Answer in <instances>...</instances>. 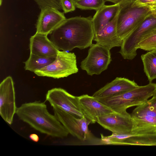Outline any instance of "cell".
<instances>
[{"label": "cell", "instance_id": "16", "mask_svg": "<svg viewBox=\"0 0 156 156\" xmlns=\"http://www.w3.org/2000/svg\"><path fill=\"white\" fill-rule=\"evenodd\" d=\"M138 86L134 80L117 77L96 91L92 96L95 98L111 96L130 90Z\"/></svg>", "mask_w": 156, "mask_h": 156}, {"label": "cell", "instance_id": "27", "mask_svg": "<svg viewBox=\"0 0 156 156\" xmlns=\"http://www.w3.org/2000/svg\"><path fill=\"white\" fill-rule=\"evenodd\" d=\"M2 0H0V5H2Z\"/></svg>", "mask_w": 156, "mask_h": 156}, {"label": "cell", "instance_id": "10", "mask_svg": "<svg viewBox=\"0 0 156 156\" xmlns=\"http://www.w3.org/2000/svg\"><path fill=\"white\" fill-rule=\"evenodd\" d=\"M17 108L12 78L8 76L0 84V115L4 120L11 125Z\"/></svg>", "mask_w": 156, "mask_h": 156}, {"label": "cell", "instance_id": "18", "mask_svg": "<svg viewBox=\"0 0 156 156\" xmlns=\"http://www.w3.org/2000/svg\"><path fill=\"white\" fill-rule=\"evenodd\" d=\"M144 71L149 82L156 79V50L149 51L141 56Z\"/></svg>", "mask_w": 156, "mask_h": 156}, {"label": "cell", "instance_id": "14", "mask_svg": "<svg viewBox=\"0 0 156 156\" xmlns=\"http://www.w3.org/2000/svg\"><path fill=\"white\" fill-rule=\"evenodd\" d=\"M30 54L44 57H56L59 50L46 34L36 33L30 39Z\"/></svg>", "mask_w": 156, "mask_h": 156}, {"label": "cell", "instance_id": "21", "mask_svg": "<svg viewBox=\"0 0 156 156\" xmlns=\"http://www.w3.org/2000/svg\"><path fill=\"white\" fill-rule=\"evenodd\" d=\"M104 0H75L76 7L82 10H98L105 5Z\"/></svg>", "mask_w": 156, "mask_h": 156}, {"label": "cell", "instance_id": "6", "mask_svg": "<svg viewBox=\"0 0 156 156\" xmlns=\"http://www.w3.org/2000/svg\"><path fill=\"white\" fill-rule=\"evenodd\" d=\"M134 133L156 134V97L137 106L130 114Z\"/></svg>", "mask_w": 156, "mask_h": 156}, {"label": "cell", "instance_id": "22", "mask_svg": "<svg viewBox=\"0 0 156 156\" xmlns=\"http://www.w3.org/2000/svg\"><path fill=\"white\" fill-rule=\"evenodd\" d=\"M41 9L43 8L51 7L55 8L59 10H62L60 4V0H34Z\"/></svg>", "mask_w": 156, "mask_h": 156}, {"label": "cell", "instance_id": "28", "mask_svg": "<svg viewBox=\"0 0 156 156\" xmlns=\"http://www.w3.org/2000/svg\"><path fill=\"white\" fill-rule=\"evenodd\" d=\"M153 96H154L155 97H156V91H155V92L154 95H153Z\"/></svg>", "mask_w": 156, "mask_h": 156}, {"label": "cell", "instance_id": "23", "mask_svg": "<svg viewBox=\"0 0 156 156\" xmlns=\"http://www.w3.org/2000/svg\"><path fill=\"white\" fill-rule=\"evenodd\" d=\"M60 4L65 13L73 11L76 9L75 0H60Z\"/></svg>", "mask_w": 156, "mask_h": 156}, {"label": "cell", "instance_id": "15", "mask_svg": "<svg viewBox=\"0 0 156 156\" xmlns=\"http://www.w3.org/2000/svg\"><path fill=\"white\" fill-rule=\"evenodd\" d=\"M118 14V13L112 21L95 34L93 39L96 43L110 50L115 47H121L123 41L117 34Z\"/></svg>", "mask_w": 156, "mask_h": 156}, {"label": "cell", "instance_id": "24", "mask_svg": "<svg viewBox=\"0 0 156 156\" xmlns=\"http://www.w3.org/2000/svg\"><path fill=\"white\" fill-rule=\"evenodd\" d=\"M144 7L148 8L151 12L152 16L156 18V2Z\"/></svg>", "mask_w": 156, "mask_h": 156}, {"label": "cell", "instance_id": "19", "mask_svg": "<svg viewBox=\"0 0 156 156\" xmlns=\"http://www.w3.org/2000/svg\"><path fill=\"white\" fill-rule=\"evenodd\" d=\"M56 57H44L30 54L27 60L24 62V69L26 70L34 72L47 66L52 62Z\"/></svg>", "mask_w": 156, "mask_h": 156}, {"label": "cell", "instance_id": "7", "mask_svg": "<svg viewBox=\"0 0 156 156\" xmlns=\"http://www.w3.org/2000/svg\"><path fill=\"white\" fill-rule=\"evenodd\" d=\"M78 71L75 53L59 50L52 62L34 73L40 76L59 79L77 73Z\"/></svg>", "mask_w": 156, "mask_h": 156}, {"label": "cell", "instance_id": "25", "mask_svg": "<svg viewBox=\"0 0 156 156\" xmlns=\"http://www.w3.org/2000/svg\"><path fill=\"white\" fill-rule=\"evenodd\" d=\"M29 138L32 141L37 142L39 140V138L38 136L35 133H32L29 136Z\"/></svg>", "mask_w": 156, "mask_h": 156}, {"label": "cell", "instance_id": "3", "mask_svg": "<svg viewBox=\"0 0 156 156\" xmlns=\"http://www.w3.org/2000/svg\"><path fill=\"white\" fill-rule=\"evenodd\" d=\"M156 84L149 82L147 85L139 86L125 92L104 98H95L99 102L120 113H128L127 108L137 106L145 102L154 95Z\"/></svg>", "mask_w": 156, "mask_h": 156}, {"label": "cell", "instance_id": "1", "mask_svg": "<svg viewBox=\"0 0 156 156\" xmlns=\"http://www.w3.org/2000/svg\"><path fill=\"white\" fill-rule=\"evenodd\" d=\"M92 19L91 16L66 19L49 34L50 39L59 50L90 47L94 35Z\"/></svg>", "mask_w": 156, "mask_h": 156}, {"label": "cell", "instance_id": "26", "mask_svg": "<svg viewBox=\"0 0 156 156\" xmlns=\"http://www.w3.org/2000/svg\"><path fill=\"white\" fill-rule=\"evenodd\" d=\"M105 2H109L113 3L114 4L119 3L124 0H104Z\"/></svg>", "mask_w": 156, "mask_h": 156}, {"label": "cell", "instance_id": "12", "mask_svg": "<svg viewBox=\"0 0 156 156\" xmlns=\"http://www.w3.org/2000/svg\"><path fill=\"white\" fill-rule=\"evenodd\" d=\"M64 13L52 7L41 9L36 24V33L50 34L66 19Z\"/></svg>", "mask_w": 156, "mask_h": 156}, {"label": "cell", "instance_id": "20", "mask_svg": "<svg viewBox=\"0 0 156 156\" xmlns=\"http://www.w3.org/2000/svg\"><path fill=\"white\" fill-rule=\"evenodd\" d=\"M137 48L147 51L156 50V26L143 37L138 44Z\"/></svg>", "mask_w": 156, "mask_h": 156}, {"label": "cell", "instance_id": "4", "mask_svg": "<svg viewBox=\"0 0 156 156\" xmlns=\"http://www.w3.org/2000/svg\"><path fill=\"white\" fill-rule=\"evenodd\" d=\"M133 0H124L119 3L117 32L118 36L122 41L152 16L150 10L147 7H132L131 3Z\"/></svg>", "mask_w": 156, "mask_h": 156}, {"label": "cell", "instance_id": "17", "mask_svg": "<svg viewBox=\"0 0 156 156\" xmlns=\"http://www.w3.org/2000/svg\"><path fill=\"white\" fill-rule=\"evenodd\" d=\"M119 3L104 5L96 12L92 19L94 34L112 21L119 13Z\"/></svg>", "mask_w": 156, "mask_h": 156}, {"label": "cell", "instance_id": "2", "mask_svg": "<svg viewBox=\"0 0 156 156\" xmlns=\"http://www.w3.org/2000/svg\"><path fill=\"white\" fill-rule=\"evenodd\" d=\"M16 114L36 130L50 136L62 138L69 133L55 115L49 112L44 102L36 101L23 104L17 108Z\"/></svg>", "mask_w": 156, "mask_h": 156}, {"label": "cell", "instance_id": "8", "mask_svg": "<svg viewBox=\"0 0 156 156\" xmlns=\"http://www.w3.org/2000/svg\"><path fill=\"white\" fill-rule=\"evenodd\" d=\"M87 56L81 62L80 67L88 75H99L106 70L112 61L110 50L97 43L90 47Z\"/></svg>", "mask_w": 156, "mask_h": 156}, {"label": "cell", "instance_id": "13", "mask_svg": "<svg viewBox=\"0 0 156 156\" xmlns=\"http://www.w3.org/2000/svg\"><path fill=\"white\" fill-rule=\"evenodd\" d=\"M78 99L83 116L90 121L91 123H95L98 117L114 112L92 96L83 94L78 96Z\"/></svg>", "mask_w": 156, "mask_h": 156}, {"label": "cell", "instance_id": "11", "mask_svg": "<svg viewBox=\"0 0 156 156\" xmlns=\"http://www.w3.org/2000/svg\"><path fill=\"white\" fill-rule=\"evenodd\" d=\"M96 122L112 133L126 134L131 133L133 122L130 114L114 112L98 117Z\"/></svg>", "mask_w": 156, "mask_h": 156}, {"label": "cell", "instance_id": "9", "mask_svg": "<svg viewBox=\"0 0 156 156\" xmlns=\"http://www.w3.org/2000/svg\"><path fill=\"white\" fill-rule=\"evenodd\" d=\"M45 98L52 107L57 106L77 118L83 116L80 109L78 96L70 94L63 88H54L49 90Z\"/></svg>", "mask_w": 156, "mask_h": 156}, {"label": "cell", "instance_id": "5", "mask_svg": "<svg viewBox=\"0 0 156 156\" xmlns=\"http://www.w3.org/2000/svg\"><path fill=\"white\" fill-rule=\"evenodd\" d=\"M52 108L54 115L69 133L82 141L100 145V139L94 137L89 130L88 126L91 122L85 117L77 118L57 106Z\"/></svg>", "mask_w": 156, "mask_h": 156}]
</instances>
